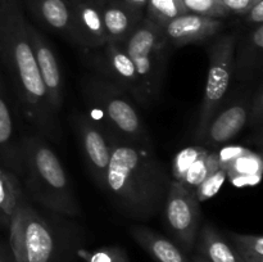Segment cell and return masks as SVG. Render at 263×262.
I'll use <instances>...</instances> for the list:
<instances>
[{"label":"cell","instance_id":"37","mask_svg":"<svg viewBox=\"0 0 263 262\" xmlns=\"http://www.w3.org/2000/svg\"><path fill=\"white\" fill-rule=\"evenodd\" d=\"M103 3H107V2H110V0H102Z\"/></svg>","mask_w":263,"mask_h":262},{"label":"cell","instance_id":"4","mask_svg":"<svg viewBox=\"0 0 263 262\" xmlns=\"http://www.w3.org/2000/svg\"><path fill=\"white\" fill-rule=\"evenodd\" d=\"M81 89L85 104L91 109L89 116L107 134L112 144L126 141L153 146L135 102L123 90L97 73L85 76Z\"/></svg>","mask_w":263,"mask_h":262},{"label":"cell","instance_id":"3","mask_svg":"<svg viewBox=\"0 0 263 262\" xmlns=\"http://www.w3.org/2000/svg\"><path fill=\"white\" fill-rule=\"evenodd\" d=\"M22 176L31 198L55 213H81L66 170L55 152L41 136L30 134L21 139Z\"/></svg>","mask_w":263,"mask_h":262},{"label":"cell","instance_id":"28","mask_svg":"<svg viewBox=\"0 0 263 262\" xmlns=\"http://www.w3.org/2000/svg\"><path fill=\"white\" fill-rule=\"evenodd\" d=\"M187 13L210 18H225L229 15L228 9L220 0H181Z\"/></svg>","mask_w":263,"mask_h":262},{"label":"cell","instance_id":"21","mask_svg":"<svg viewBox=\"0 0 263 262\" xmlns=\"http://www.w3.org/2000/svg\"><path fill=\"white\" fill-rule=\"evenodd\" d=\"M0 158L12 172L22 175L21 140L15 138L14 123L4 95L0 91Z\"/></svg>","mask_w":263,"mask_h":262},{"label":"cell","instance_id":"22","mask_svg":"<svg viewBox=\"0 0 263 262\" xmlns=\"http://www.w3.org/2000/svg\"><path fill=\"white\" fill-rule=\"evenodd\" d=\"M25 202V193L14 172L0 167V211L10 220L14 211Z\"/></svg>","mask_w":263,"mask_h":262},{"label":"cell","instance_id":"8","mask_svg":"<svg viewBox=\"0 0 263 262\" xmlns=\"http://www.w3.org/2000/svg\"><path fill=\"white\" fill-rule=\"evenodd\" d=\"M82 58L94 73L115 84L134 102L145 107L138 73L123 44L107 41L99 48L82 51Z\"/></svg>","mask_w":263,"mask_h":262},{"label":"cell","instance_id":"2","mask_svg":"<svg viewBox=\"0 0 263 262\" xmlns=\"http://www.w3.org/2000/svg\"><path fill=\"white\" fill-rule=\"evenodd\" d=\"M21 0H0V54L12 77L28 122L49 138H58V115L51 109L39 73Z\"/></svg>","mask_w":263,"mask_h":262},{"label":"cell","instance_id":"12","mask_svg":"<svg viewBox=\"0 0 263 262\" xmlns=\"http://www.w3.org/2000/svg\"><path fill=\"white\" fill-rule=\"evenodd\" d=\"M27 32L33 57H35L36 64H37L39 73H40L41 81L45 87L49 104H50L51 109L58 115L62 104H63L64 92L63 77H62L58 58L45 36L30 22L27 25Z\"/></svg>","mask_w":263,"mask_h":262},{"label":"cell","instance_id":"14","mask_svg":"<svg viewBox=\"0 0 263 262\" xmlns=\"http://www.w3.org/2000/svg\"><path fill=\"white\" fill-rule=\"evenodd\" d=\"M249 104L251 97L247 92L241 94L222 110H217L208 123L202 141L208 145L218 146L238 135L248 122Z\"/></svg>","mask_w":263,"mask_h":262},{"label":"cell","instance_id":"26","mask_svg":"<svg viewBox=\"0 0 263 262\" xmlns=\"http://www.w3.org/2000/svg\"><path fill=\"white\" fill-rule=\"evenodd\" d=\"M208 152L207 148L200 145H194V146H187V148L182 149L177 153V156L175 157L174 162H172V169H171V177L172 180H176V181H181L182 177L185 176L187 170L193 166L195 161L198 158L205 154Z\"/></svg>","mask_w":263,"mask_h":262},{"label":"cell","instance_id":"32","mask_svg":"<svg viewBox=\"0 0 263 262\" xmlns=\"http://www.w3.org/2000/svg\"><path fill=\"white\" fill-rule=\"evenodd\" d=\"M246 21L253 26L263 23V0L254 4L246 14Z\"/></svg>","mask_w":263,"mask_h":262},{"label":"cell","instance_id":"33","mask_svg":"<svg viewBox=\"0 0 263 262\" xmlns=\"http://www.w3.org/2000/svg\"><path fill=\"white\" fill-rule=\"evenodd\" d=\"M0 262H15L14 257H13L12 252H10V248H0Z\"/></svg>","mask_w":263,"mask_h":262},{"label":"cell","instance_id":"20","mask_svg":"<svg viewBox=\"0 0 263 262\" xmlns=\"http://www.w3.org/2000/svg\"><path fill=\"white\" fill-rule=\"evenodd\" d=\"M195 246L198 254L210 262H244L230 241L211 223L199 229Z\"/></svg>","mask_w":263,"mask_h":262},{"label":"cell","instance_id":"16","mask_svg":"<svg viewBox=\"0 0 263 262\" xmlns=\"http://www.w3.org/2000/svg\"><path fill=\"white\" fill-rule=\"evenodd\" d=\"M102 18L107 41L123 44L144 18V12L123 0H110L102 5Z\"/></svg>","mask_w":263,"mask_h":262},{"label":"cell","instance_id":"7","mask_svg":"<svg viewBox=\"0 0 263 262\" xmlns=\"http://www.w3.org/2000/svg\"><path fill=\"white\" fill-rule=\"evenodd\" d=\"M236 40V33H225L217 36L207 48L210 59L207 84L195 130V138L199 141H202L208 123L211 122L216 112L220 110L230 89L231 80L234 77V49Z\"/></svg>","mask_w":263,"mask_h":262},{"label":"cell","instance_id":"5","mask_svg":"<svg viewBox=\"0 0 263 262\" xmlns=\"http://www.w3.org/2000/svg\"><path fill=\"white\" fill-rule=\"evenodd\" d=\"M123 46L135 67L145 107H148L162 91L171 45L163 30L144 17Z\"/></svg>","mask_w":263,"mask_h":262},{"label":"cell","instance_id":"27","mask_svg":"<svg viewBox=\"0 0 263 262\" xmlns=\"http://www.w3.org/2000/svg\"><path fill=\"white\" fill-rule=\"evenodd\" d=\"M77 256L85 262H130L128 254L122 247H102L95 251L79 249Z\"/></svg>","mask_w":263,"mask_h":262},{"label":"cell","instance_id":"19","mask_svg":"<svg viewBox=\"0 0 263 262\" xmlns=\"http://www.w3.org/2000/svg\"><path fill=\"white\" fill-rule=\"evenodd\" d=\"M130 234L156 262H192L174 241L148 226L134 225Z\"/></svg>","mask_w":263,"mask_h":262},{"label":"cell","instance_id":"10","mask_svg":"<svg viewBox=\"0 0 263 262\" xmlns=\"http://www.w3.org/2000/svg\"><path fill=\"white\" fill-rule=\"evenodd\" d=\"M72 122L87 171L95 184L104 192L105 176L112 154V141L89 115L77 113Z\"/></svg>","mask_w":263,"mask_h":262},{"label":"cell","instance_id":"23","mask_svg":"<svg viewBox=\"0 0 263 262\" xmlns=\"http://www.w3.org/2000/svg\"><path fill=\"white\" fill-rule=\"evenodd\" d=\"M220 158H218V152H211L208 151L207 153L203 154L200 158L193 163L186 171L185 176L182 177L181 182L184 186L194 192L197 189L198 185L203 182V180L207 179L211 174L217 171L220 169Z\"/></svg>","mask_w":263,"mask_h":262},{"label":"cell","instance_id":"35","mask_svg":"<svg viewBox=\"0 0 263 262\" xmlns=\"http://www.w3.org/2000/svg\"><path fill=\"white\" fill-rule=\"evenodd\" d=\"M9 217H8V216H5L4 213L2 212V211H0V225H3V226H9Z\"/></svg>","mask_w":263,"mask_h":262},{"label":"cell","instance_id":"25","mask_svg":"<svg viewBox=\"0 0 263 262\" xmlns=\"http://www.w3.org/2000/svg\"><path fill=\"white\" fill-rule=\"evenodd\" d=\"M228 240L244 262H263V238L259 234L228 233Z\"/></svg>","mask_w":263,"mask_h":262},{"label":"cell","instance_id":"29","mask_svg":"<svg viewBox=\"0 0 263 262\" xmlns=\"http://www.w3.org/2000/svg\"><path fill=\"white\" fill-rule=\"evenodd\" d=\"M226 177H228L226 176V171L222 167H220L217 171H215L207 179L203 180V182H200L197 186V189L194 190V195L198 202L202 203L212 198L220 190V188L222 186Z\"/></svg>","mask_w":263,"mask_h":262},{"label":"cell","instance_id":"17","mask_svg":"<svg viewBox=\"0 0 263 262\" xmlns=\"http://www.w3.org/2000/svg\"><path fill=\"white\" fill-rule=\"evenodd\" d=\"M263 25H256L240 39L234 49V76L240 81L251 79L262 69Z\"/></svg>","mask_w":263,"mask_h":262},{"label":"cell","instance_id":"24","mask_svg":"<svg viewBox=\"0 0 263 262\" xmlns=\"http://www.w3.org/2000/svg\"><path fill=\"white\" fill-rule=\"evenodd\" d=\"M185 13L187 12L181 0H148L144 17L162 28L170 21Z\"/></svg>","mask_w":263,"mask_h":262},{"label":"cell","instance_id":"9","mask_svg":"<svg viewBox=\"0 0 263 262\" xmlns=\"http://www.w3.org/2000/svg\"><path fill=\"white\" fill-rule=\"evenodd\" d=\"M164 218L176 246L184 253H189L195 246L198 231L200 229V203L194 192L181 182L172 180L164 200Z\"/></svg>","mask_w":263,"mask_h":262},{"label":"cell","instance_id":"1","mask_svg":"<svg viewBox=\"0 0 263 262\" xmlns=\"http://www.w3.org/2000/svg\"><path fill=\"white\" fill-rule=\"evenodd\" d=\"M171 181L153 146L126 141L112 144L104 193L125 216L146 221L158 215Z\"/></svg>","mask_w":263,"mask_h":262},{"label":"cell","instance_id":"36","mask_svg":"<svg viewBox=\"0 0 263 262\" xmlns=\"http://www.w3.org/2000/svg\"><path fill=\"white\" fill-rule=\"evenodd\" d=\"M192 262H210L208 259H205L204 257L200 256V254H194V256L192 257V259H190Z\"/></svg>","mask_w":263,"mask_h":262},{"label":"cell","instance_id":"6","mask_svg":"<svg viewBox=\"0 0 263 262\" xmlns=\"http://www.w3.org/2000/svg\"><path fill=\"white\" fill-rule=\"evenodd\" d=\"M9 246L15 262H55L61 239L51 223L26 200L9 221Z\"/></svg>","mask_w":263,"mask_h":262},{"label":"cell","instance_id":"15","mask_svg":"<svg viewBox=\"0 0 263 262\" xmlns=\"http://www.w3.org/2000/svg\"><path fill=\"white\" fill-rule=\"evenodd\" d=\"M220 166L238 186L257 184L261 180L262 159L258 154L240 146L225 148L218 153Z\"/></svg>","mask_w":263,"mask_h":262},{"label":"cell","instance_id":"18","mask_svg":"<svg viewBox=\"0 0 263 262\" xmlns=\"http://www.w3.org/2000/svg\"><path fill=\"white\" fill-rule=\"evenodd\" d=\"M21 3L45 30L69 40L72 14L68 0H21Z\"/></svg>","mask_w":263,"mask_h":262},{"label":"cell","instance_id":"31","mask_svg":"<svg viewBox=\"0 0 263 262\" xmlns=\"http://www.w3.org/2000/svg\"><path fill=\"white\" fill-rule=\"evenodd\" d=\"M229 13L246 15L248 10L261 0H220Z\"/></svg>","mask_w":263,"mask_h":262},{"label":"cell","instance_id":"11","mask_svg":"<svg viewBox=\"0 0 263 262\" xmlns=\"http://www.w3.org/2000/svg\"><path fill=\"white\" fill-rule=\"evenodd\" d=\"M72 23L69 41L81 51L92 50L107 43L102 18V0H68Z\"/></svg>","mask_w":263,"mask_h":262},{"label":"cell","instance_id":"34","mask_svg":"<svg viewBox=\"0 0 263 262\" xmlns=\"http://www.w3.org/2000/svg\"><path fill=\"white\" fill-rule=\"evenodd\" d=\"M123 2H126L128 5H131V7L136 8V9L144 12V9H145L146 2H148V0H123Z\"/></svg>","mask_w":263,"mask_h":262},{"label":"cell","instance_id":"30","mask_svg":"<svg viewBox=\"0 0 263 262\" xmlns=\"http://www.w3.org/2000/svg\"><path fill=\"white\" fill-rule=\"evenodd\" d=\"M248 121L253 130L256 131L258 138L262 135V122H263V89L262 82L257 86L256 92L252 95L251 104H249V116Z\"/></svg>","mask_w":263,"mask_h":262},{"label":"cell","instance_id":"13","mask_svg":"<svg viewBox=\"0 0 263 262\" xmlns=\"http://www.w3.org/2000/svg\"><path fill=\"white\" fill-rule=\"evenodd\" d=\"M223 27L222 20L185 13L162 27L170 45L174 48L198 44L215 38Z\"/></svg>","mask_w":263,"mask_h":262}]
</instances>
